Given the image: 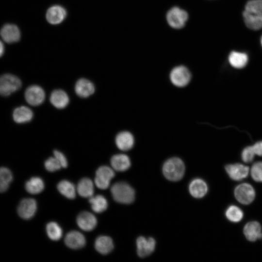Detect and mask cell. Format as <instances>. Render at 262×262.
<instances>
[{"label": "cell", "instance_id": "obj_16", "mask_svg": "<svg viewBox=\"0 0 262 262\" xmlns=\"http://www.w3.org/2000/svg\"><path fill=\"white\" fill-rule=\"evenodd\" d=\"M115 142L117 147L119 149L122 151H127L133 147L134 139L131 132L123 131L117 134Z\"/></svg>", "mask_w": 262, "mask_h": 262}, {"label": "cell", "instance_id": "obj_18", "mask_svg": "<svg viewBox=\"0 0 262 262\" xmlns=\"http://www.w3.org/2000/svg\"><path fill=\"white\" fill-rule=\"evenodd\" d=\"M49 100L54 107L59 109L66 107L69 102L68 96L62 89L53 90L50 94Z\"/></svg>", "mask_w": 262, "mask_h": 262}, {"label": "cell", "instance_id": "obj_11", "mask_svg": "<svg viewBox=\"0 0 262 262\" xmlns=\"http://www.w3.org/2000/svg\"><path fill=\"white\" fill-rule=\"evenodd\" d=\"M155 245L156 242L153 238H146L143 236L139 237L136 240L138 255L142 258L148 256L154 251Z\"/></svg>", "mask_w": 262, "mask_h": 262}, {"label": "cell", "instance_id": "obj_24", "mask_svg": "<svg viewBox=\"0 0 262 262\" xmlns=\"http://www.w3.org/2000/svg\"><path fill=\"white\" fill-rule=\"evenodd\" d=\"M95 247L99 253L103 255H106L113 250L114 244L110 237L100 236L97 238L95 243Z\"/></svg>", "mask_w": 262, "mask_h": 262}, {"label": "cell", "instance_id": "obj_5", "mask_svg": "<svg viewBox=\"0 0 262 262\" xmlns=\"http://www.w3.org/2000/svg\"><path fill=\"white\" fill-rule=\"evenodd\" d=\"M188 17L187 13L178 7L172 8L166 15L168 24L174 29L182 28L185 25Z\"/></svg>", "mask_w": 262, "mask_h": 262}, {"label": "cell", "instance_id": "obj_31", "mask_svg": "<svg viewBox=\"0 0 262 262\" xmlns=\"http://www.w3.org/2000/svg\"><path fill=\"white\" fill-rule=\"evenodd\" d=\"M225 215L227 219L232 222H239L243 217V211L237 206H230L227 209Z\"/></svg>", "mask_w": 262, "mask_h": 262}, {"label": "cell", "instance_id": "obj_8", "mask_svg": "<svg viewBox=\"0 0 262 262\" xmlns=\"http://www.w3.org/2000/svg\"><path fill=\"white\" fill-rule=\"evenodd\" d=\"M113 170L107 166H101L96 171L95 182L100 189H106L110 185V181L115 177Z\"/></svg>", "mask_w": 262, "mask_h": 262}, {"label": "cell", "instance_id": "obj_15", "mask_svg": "<svg viewBox=\"0 0 262 262\" xmlns=\"http://www.w3.org/2000/svg\"><path fill=\"white\" fill-rule=\"evenodd\" d=\"M78 226L85 231H91L96 227L97 221L95 216L88 212L81 213L77 218Z\"/></svg>", "mask_w": 262, "mask_h": 262}, {"label": "cell", "instance_id": "obj_36", "mask_svg": "<svg viewBox=\"0 0 262 262\" xmlns=\"http://www.w3.org/2000/svg\"><path fill=\"white\" fill-rule=\"evenodd\" d=\"M255 155L252 146H248L243 149L241 157L244 162L248 163L253 161Z\"/></svg>", "mask_w": 262, "mask_h": 262}, {"label": "cell", "instance_id": "obj_25", "mask_svg": "<svg viewBox=\"0 0 262 262\" xmlns=\"http://www.w3.org/2000/svg\"><path fill=\"white\" fill-rule=\"evenodd\" d=\"M230 65L236 68H242L244 67L248 62V56L244 52L232 51L228 57Z\"/></svg>", "mask_w": 262, "mask_h": 262}, {"label": "cell", "instance_id": "obj_30", "mask_svg": "<svg viewBox=\"0 0 262 262\" xmlns=\"http://www.w3.org/2000/svg\"><path fill=\"white\" fill-rule=\"evenodd\" d=\"M13 174L7 168L0 167V193L5 192L13 180Z\"/></svg>", "mask_w": 262, "mask_h": 262}, {"label": "cell", "instance_id": "obj_2", "mask_svg": "<svg viewBox=\"0 0 262 262\" xmlns=\"http://www.w3.org/2000/svg\"><path fill=\"white\" fill-rule=\"evenodd\" d=\"M111 191L113 198L118 203L130 204L134 200V190L126 182H118L115 183L112 186Z\"/></svg>", "mask_w": 262, "mask_h": 262}, {"label": "cell", "instance_id": "obj_6", "mask_svg": "<svg viewBox=\"0 0 262 262\" xmlns=\"http://www.w3.org/2000/svg\"><path fill=\"white\" fill-rule=\"evenodd\" d=\"M234 196L240 203L247 205L250 204L255 197V192L253 187L247 183L238 185L234 189Z\"/></svg>", "mask_w": 262, "mask_h": 262}, {"label": "cell", "instance_id": "obj_39", "mask_svg": "<svg viewBox=\"0 0 262 262\" xmlns=\"http://www.w3.org/2000/svg\"><path fill=\"white\" fill-rule=\"evenodd\" d=\"M4 52V47L2 42L0 40V57L2 56Z\"/></svg>", "mask_w": 262, "mask_h": 262}, {"label": "cell", "instance_id": "obj_27", "mask_svg": "<svg viewBox=\"0 0 262 262\" xmlns=\"http://www.w3.org/2000/svg\"><path fill=\"white\" fill-rule=\"evenodd\" d=\"M26 191L31 194H37L44 189V183L39 177H33L25 183Z\"/></svg>", "mask_w": 262, "mask_h": 262}, {"label": "cell", "instance_id": "obj_33", "mask_svg": "<svg viewBox=\"0 0 262 262\" xmlns=\"http://www.w3.org/2000/svg\"><path fill=\"white\" fill-rule=\"evenodd\" d=\"M245 10L262 16V0H250L245 7Z\"/></svg>", "mask_w": 262, "mask_h": 262}, {"label": "cell", "instance_id": "obj_10", "mask_svg": "<svg viewBox=\"0 0 262 262\" xmlns=\"http://www.w3.org/2000/svg\"><path fill=\"white\" fill-rule=\"evenodd\" d=\"M36 210L37 204L34 199L25 198L19 203L17 207V213L21 218L28 220L34 215Z\"/></svg>", "mask_w": 262, "mask_h": 262}, {"label": "cell", "instance_id": "obj_40", "mask_svg": "<svg viewBox=\"0 0 262 262\" xmlns=\"http://www.w3.org/2000/svg\"><path fill=\"white\" fill-rule=\"evenodd\" d=\"M260 41H261V46H262V37H261V40H260Z\"/></svg>", "mask_w": 262, "mask_h": 262}, {"label": "cell", "instance_id": "obj_9", "mask_svg": "<svg viewBox=\"0 0 262 262\" xmlns=\"http://www.w3.org/2000/svg\"><path fill=\"white\" fill-rule=\"evenodd\" d=\"M66 9L59 5H54L48 8L46 14L47 21L52 25H58L66 18Z\"/></svg>", "mask_w": 262, "mask_h": 262}, {"label": "cell", "instance_id": "obj_7", "mask_svg": "<svg viewBox=\"0 0 262 262\" xmlns=\"http://www.w3.org/2000/svg\"><path fill=\"white\" fill-rule=\"evenodd\" d=\"M45 97L44 90L37 85L29 86L25 92V98L26 101L33 106L41 104L44 101Z\"/></svg>", "mask_w": 262, "mask_h": 262}, {"label": "cell", "instance_id": "obj_17", "mask_svg": "<svg viewBox=\"0 0 262 262\" xmlns=\"http://www.w3.org/2000/svg\"><path fill=\"white\" fill-rule=\"evenodd\" d=\"M65 243L68 247L76 249L83 247L86 241L81 233L77 231H72L66 235Z\"/></svg>", "mask_w": 262, "mask_h": 262}, {"label": "cell", "instance_id": "obj_35", "mask_svg": "<svg viewBox=\"0 0 262 262\" xmlns=\"http://www.w3.org/2000/svg\"><path fill=\"white\" fill-rule=\"evenodd\" d=\"M45 166L46 169L49 172L55 171L62 167L55 157H51L48 159L45 162Z\"/></svg>", "mask_w": 262, "mask_h": 262}, {"label": "cell", "instance_id": "obj_38", "mask_svg": "<svg viewBox=\"0 0 262 262\" xmlns=\"http://www.w3.org/2000/svg\"><path fill=\"white\" fill-rule=\"evenodd\" d=\"M252 147L255 155L262 156V141L256 143Z\"/></svg>", "mask_w": 262, "mask_h": 262}, {"label": "cell", "instance_id": "obj_29", "mask_svg": "<svg viewBox=\"0 0 262 262\" xmlns=\"http://www.w3.org/2000/svg\"><path fill=\"white\" fill-rule=\"evenodd\" d=\"M58 191L63 196L69 199H73L76 196V189L74 185L70 182L63 180L57 185Z\"/></svg>", "mask_w": 262, "mask_h": 262}, {"label": "cell", "instance_id": "obj_23", "mask_svg": "<svg viewBox=\"0 0 262 262\" xmlns=\"http://www.w3.org/2000/svg\"><path fill=\"white\" fill-rule=\"evenodd\" d=\"M243 19L246 26L252 30L257 31L262 28V16L244 10Z\"/></svg>", "mask_w": 262, "mask_h": 262}, {"label": "cell", "instance_id": "obj_26", "mask_svg": "<svg viewBox=\"0 0 262 262\" xmlns=\"http://www.w3.org/2000/svg\"><path fill=\"white\" fill-rule=\"evenodd\" d=\"M78 194L83 197H90L94 194V185L92 180L87 178L82 179L77 185Z\"/></svg>", "mask_w": 262, "mask_h": 262}, {"label": "cell", "instance_id": "obj_1", "mask_svg": "<svg viewBox=\"0 0 262 262\" xmlns=\"http://www.w3.org/2000/svg\"><path fill=\"white\" fill-rule=\"evenodd\" d=\"M185 172L183 161L178 157H173L166 160L163 166V173L168 180L179 181L182 179Z\"/></svg>", "mask_w": 262, "mask_h": 262}, {"label": "cell", "instance_id": "obj_21", "mask_svg": "<svg viewBox=\"0 0 262 262\" xmlns=\"http://www.w3.org/2000/svg\"><path fill=\"white\" fill-rule=\"evenodd\" d=\"M33 114L32 110L25 106L17 107L13 113L14 120L19 124L30 122L33 119Z\"/></svg>", "mask_w": 262, "mask_h": 262}, {"label": "cell", "instance_id": "obj_37", "mask_svg": "<svg viewBox=\"0 0 262 262\" xmlns=\"http://www.w3.org/2000/svg\"><path fill=\"white\" fill-rule=\"evenodd\" d=\"M54 157L58 161L62 167L66 168L67 166V161L65 156L61 152L55 150L53 151Z\"/></svg>", "mask_w": 262, "mask_h": 262}, {"label": "cell", "instance_id": "obj_19", "mask_svg": "<svg viewBox=\"0 0 262 262\" xmlns=\"http://www.w3.org/2000/svg\"><path fill=\"white\" fill-rule=\"evenodd\" d=\"M244 234L249 241L254 242L262 237V227L257 221H251L244 226Z\"/></svg>", "mask_w": 262, "mask_h": 262}, {"label": "cell", "instance_id": "obj_28", "mask_svg": "<svg viewBox=\"0 0 262 262\" xmlns=\"http://www.w3.org/2000/svg\"><path fill=\"white\" fill-rule=\"evenodd\" d=\"M89 202L92 210L96 213H100L105 211L108 207V203L105 198L101 195L92 196Z\"/></svg>", "mask_w": 262, "mask_h": 262}, {"label": "cell", "instance_id": "obj_20", "mask_svg": "<svg viewBox=\"0 0 262 262\" xmlns=\"http://www.w3.org/2000/svg\"><path fill=\"white\" fill-rule=\"evenodd\" d=\"M189 190L193 197L199 198L203 197L207 194L208 186L203 180L196 179L190 182Z\"/></svg>", "mask_w": 262, "mask_h": 262}, {"label": "cell", "instance_id": "obj_34", "mask_svg": "<svg viewBox=\"0 0 262 262\" xmlns=\"http://www.w3.org/2000/svg\"><path fill=\"white\" fill-rule=\"evenodd\" d=\"M250 173L255 181L262 182V162L255 163L251 167Z\"/></svg>", "mask_w": 262, "mask_h": 262}, {"label": "cell", "instance_id": "obj_12", "mask_svg": "<svg viewBox=\"0 0 262 262\" xmlns=\"http://www.w3.org/2000/svg\"><path fill=\"white\" fill-rule=\"evenodd\" d=\"M0 35L7 43L17 42L20 40V31L17 26L13 24H6L1 29Z\"/></svg>", "mask_w": 262, "mask_h": 262}, {"label": "cell", "instance_id": "obj_32", "mask_svg": "<svg viewBox=\"0 0 262 262\" xmlns=\"http://www.w3.org/2000/svg\"><path fill=\"white\" fill-rule=\"evenodd\" d=\"M46 231L48 237L52 240H59L62 236L61 227L55 222H50L47 225Z\"/></svg>", "mask_w": 262, "mask_h": 262}, {"label": "cell", "instance_id": "obj_14", "mask_svg": "<svg viewBox=\"0 0 262 262\" xmlns=\"http://www.w3.org/2000/svg\"><path fill=\"white\" fill-rule=\"evenodd\" d=\"M95 87L93 82L85 78H81L76 82L75 91L80 97L86 98L94 94Z\"/></svg>", "mask_w": 262, "mask_h": 262}, {"label": "cell", "instance_id": "obj_13", "mask_svg": "<svg viewBox=\"0 0 262 262\" xmlns=\"http://www.w3.org/2000/svg\"><path fill=\"white\" fill-rule=\"evenodd\" d=\"M225 170L230 179L240 180L247 177L249 168L247 166L237 163L227 165Z\"/></svg>", "mask_w": 262, "mask_h": 262}, {"label": "cell", "instance_id": "obj_22", "mask_svg": "<svg viewBox=\"0 0 262 262\" xmlns=\"http://www.w3.org/2000/svg\"><path fill=\"white\" fill-rule=\"evenodd\" d=\"M111 164L114 169L120 172L128 170L131 165L129 157L124 154L114 155L111 158Z\"/></svg>", "mask_w": 262, "mask_h": 262}, {"label": "cell", "instance_id": "obj_3", "mask_svg": "<svg viewBox=\"0 0 262 262\" xmlns=\"http://www.w3.org/2000/svg\"><path fill=\"white\" fill-rule=\"evenodd\" d=\"M22 85L20 79L11 74L0 77V95L7 97L19 90Z\"/></svg>", "mask_w": 262, "mask_h": 262}, {"label": "cell", "instance_id": "obj_4", "mask_svg": "<svg viewBox=\"0 0 262 262\" xmlns=\"http://www.w3.org/2000/svg\"><path fill=\"white\" fill-rule=\"evenodd\" d=\"M191 79V74L187 67L180 66L174 67L170 73L171 82L176 86L182 87L187 85Z\"/></svg>", "mask_w": 262, "mask_h": 262}]
</instances>
